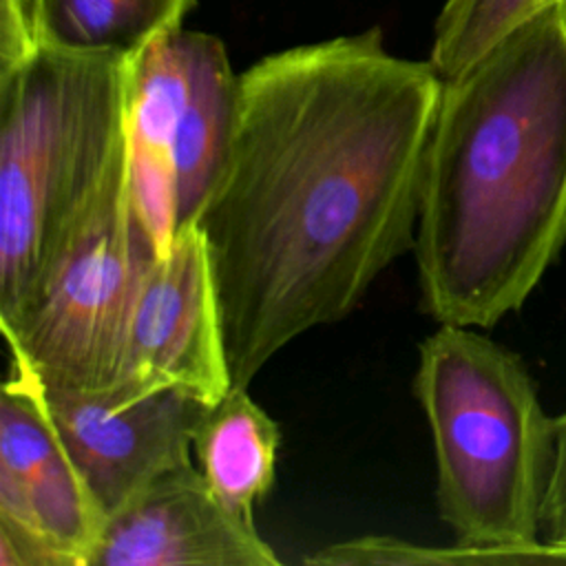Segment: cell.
Returning a JSON list of instances; mask_svg holds the SVG:
<instances>
[{
	"instance_id": "5",
	"label": "cell",
	"mask_w": 566,
	"mask_h": 566,
	"mask_svg": "<svg viewBox=\"0 0 566 566\" xmlns=\"http://www.w3.org/2000/svg\"><path fill=\"white\" fill-rule=\"evenodd\" d=\"M153 245L135 217L128 148L117 150L55 259L38 298L2 327L9 354L75 391H104L119 371L126 332Z\"/></svg>"
},
{
	"instance_id": "1",
	"label": "cell",
	"mask_w": 566,
	"mask_h": 566,
	"mask_svg": "<svg viewBox=\"0 0 566 566\" xmlns=\"http://www.w3.org/2000/svg\"><path fill=\"white\" fill-rule=\"evenodd\" d=\"M442 84L429 60L394 55L378 27L239 73L230 144L195 219L232 387L345 318L413 250Z\"/></svg>"
},
{
	"instance_id": "11",
	"label": "cell",
	"mask_w": 566,
	"mask_h": 566,
	"mask_svg": "<svg viewBox=\"0 0 566 566\" xmlns=\"http://www.w3.org/2000/svg\"><path fill=\"white\" fill-rule=\"evenodd\" d=\"M179 99L175 128L179 230L195 223L223 164L237 113L239 75L226 44L206 31L179 29Z\"/></svg>"
},
{
	"instance_id": "13",
	"label": "cell",
	"mask_w": 566,
	"mask_h": 566,
	"mask_svg": "<svg viewBox=\"0 0 566 566\" xmlns=\"http://www.w3.org/2000/svg\"><path fill=\"white\" fill-rule=\"evenodd\" d=\"M199 0H38L40 40L51 46L133 57L184 27Z\"/></svg>"
},
{
	"instance_id": "12",
	"label": "cell",
	"mask_w": 566,
	"mask_h": 566,
	"mask_svg": "<svg viewBox=\"0 0 566 566\" xmlns=\"http://www.w3.org/2000/svg\"><path fill=\"white\" fill-rule=\"evenodd\" d=\"M279 447V422L252 400L248 387H230L210 405L192 440L208 484L237 517L250 524H254V504L274 484Z\"/></svg>"
},
{
	"instance_id": "10",
	"label": "cell",
	"mask_w": 566,
	"mask_h": 566,
	"mask_svg": "<svg viewBox=\"0 0 566 566\" xmlns=\"http://www.w3.org/2000/svg\"><path fill=\"white\" fill-rule=\"evenodd\" d=\"M170 31L126 62V148L135 217L155 256H168L177 232L175 128L179 99V38Z\"/></svg>"
},
{
	"instance_id": "16",
	"label": "cell",
	"mask_w": 566,
	"mask_h": 566,
	"mask_svg": "<svg viewBox=\"0 0 566 566\" xmlns=\"http://www.w3.org/2000/svg\"><path fill=\"white\" fill-rule=\"evenodd\" d=\"M557 455L551 475V486L544 504L542 542L566 544V411L555 418Z\"/></svg>"
},
{
	"instance_id": "18",
	"label": "cell",
	"mask_w": 566,
	"mask_h": 566,
	"mask_svg": "<svg viewBox=\"0 0 566 566\" xmlns=\"http://www.w3.org/2000/svg\"><path fill=\"white\" fill-rule=\"evenodd\" d=\"M551 4H555V2H566V0H548Z\"/></svg>"
},
{
	"instance_id": "8",
	"label": "cell",
	"mask_w": 566,
	"mask_h": 566,
	"mask_svg": "<svg viewBox=\"0 0 566 566\" xmlns=\"http://www.w3.org/2000/svg\"><path fill=\"white\" fill-rule=\"evenodd\" d=\"M35 380L51 422L106 520L153 480L192 462L195 431L210 407L195 394L172 387L122 400L108 391L53 385L38 374Z\"/></svg>"
},
{
	"instance_id": "17",
	"label": "cell",
	"mask_w": 566,
	"mask_h": 566,
	"mask_svg": "<svg viewBox=\"0 0 566 566\" xmlns=\"http://www.w3.org/2000/svg\"><path fill=\"white\" fill-rule=\"evenodd\" d=\"M544 559L566 562V544H546L544 542Z\"/></svg>"
},
{
	"instance_id": "9",
	"label": "cell",
	"mask_w": 566,
	"mask_h": 566,
	"mask_svg": "<svg viewBox=\"0 0 566 566\" xmlns=\"http://www.w3.org/2000/svg\"><path fill=\"white\" fill-rule=\"evenodd\" d=\"M256 526L237 517L195 462L177 467L115 511L88 566H279Z\"/></svg>"
},
{
	"instance_id": "7",
	"label": "cell",
	"mask_w": 566,
	"mask_h": 566,
	"mask_svg": "<svg viewBox=\"0 0 566 566\" xmlns=\"http://www.w3.org/2000/svg\"><path fill=\"white\" fill-rule=\"evenodd\" d=\"M172 387L208 405L232 387L212 263L197 223L177 232L168 256L148 263L117 378L104 391L130 400Z\"/></svg>"
},
{
	"instance_id": "6",
	"label": "cell",
	"mask_w": 566,
	"mask_h": 566,
	"mask_svg": "<svg viewBox=\"0 0 566 566\" xmlns=\"http://www.w3.org/2000/svg\"><path fill=\"white\" fill-rule=\"evenodd\" d=\"M104 524L33 369L9 354L0 394V566H88Z\"/></svg>"
},
{
	"instance_id": "3",
	"label": "cell",
	"mask_w": 566,
	"mask_h": 566,
	"mask_svg": "<svg viewBox=\"0 0 566 566\" xmlns=\"http://www.w3.org/2000/svg\"><path fill=\"white\" fill-rule=\"evenodd\" d=\"M413 394L436 453V500L455 542L497 564L544 559L542 520L557 424L517 354L440 323L420 343Z\"/></svg>"
},
{
	"instance_id": "14",
	"label": "cell",
	"mask_w": 566,
	"mask_h": 566,
	"mask_svg": "<svg viewBox=\"0 0 566 566\" xmlns=\"http://www.w3.org/2000/svg\"><path fill=\"white\" fill-rule=\"evenodd\" d=\"M546 7L548 0H444L429 62L442 82L451 80Z\"/></svg>"
},
{
	"instance_id": "4",
	"label": "cell",
	"mask_w": 566,
	"mask_h": 566,
	"mask_svg": "<svg viewBox=\"0 0 566 566\" xmlns=\"http://www.w3.org/2000/svg\"><path fill=\"white\" fill-rule=\"evenodd\" d=\"M126 62L44 42L0 62V327L33 305L126 144Z\"/></svg>"
},
{
	"instance_id": "15",
	"label": "cell",
	"mask_w": 566,
	"mask_h": 566,
	"mask_svg": "<svg viewBox=\"0 0 566 566\" xmlns=\"http://www.w3.org/2000/svg\"><path fill=\"white\" fill-rule=\"evenodd\" d=\"M38 0H0V62L38 46Z\"/></svg>"
},
{
	"instance_id": "2",
	"label": "cell",
	"mask_w": 566,
	"mask_h": 566,
	"mask_svg": "<svg viewBox=\"0 0 566 566\" xmlns=\"http://www.w3.org/2000/svg\"><path fill=\"white\" fill-rule=\"evenodd\" d=\"M564 245L566 2H555L442 84L413 245L420 307L489 329Z\"/></svg>"
}]
</instances>
